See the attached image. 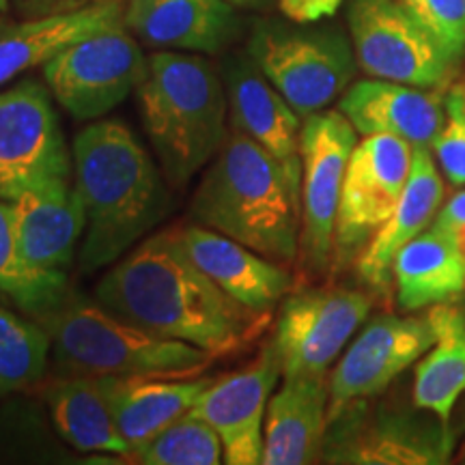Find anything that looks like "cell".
Here are the masks:
<instances>
[{
  "label": "cell",
  "instance_id": "1",
  "mask_svg": "<svg viewBox=\"0 0 465 465\" xmlns=\"http://www.w3.org/2000/svg\"><path fill=\"white\" fill-rule=\"evenodd\" d=\"M95 298L144 332L213 358L242 351L267 315L232 300L185 252L179 229L147 237L102 276Z\"/></svg>",
  "mask_w": 465,
  "mask_h": 465
},
{
  "label": "cell",
  "instance_id": "2",
  "mask_svg": "<svg viewBox=\"0 0 465 465\" xmlns=\"http://www.w3.org/2000/svg\"><path fill=\"white\" fill-rule=\"evenodd\" d=\"M72 158L86 216L80 267L95 272L153 231L166 218L171 196L160 168L121 119L84 127L75 136Z\"/></svg>",
  "mask_w": 465,
  "mask_h": 465
},
{
  "label": "cell",
  "instance_id": "3",
  "mask_svg": "<svg viewBox=\"0 0 465 465\" xmlns=\"http://www.w3.org/2000/svg\"><path fill=\"white\" fill-rule=\"evenodd\" d=\"M190 212L199 224L276 263H291L300 252L302 188L235 127L203 174Z\"/></svg>",
  "mask_w": 465,
  "mask_h": 465
},
{
  "label": "cell",
  "instance_id": "4",
  "mask_svg": "<svg viewBox=\"0 0 465 465\" xmlns=\"http://www.w3.org/2000/svg\"><path fill=\"white\" fill-rule=\"evenodd\" d=\"M136 93L162 171L174 185L188 183L229 134V102L216 65L199 52H155Z\"/></svg>",
  "mask_w": 465,
  "mask_h": 465
},
{
  "label": "cell",
  "instance_id": "5",
  "mask_svg": "<svg viewBox=\"0 0 465 465\" xmlns=\"http://www.w3.org/2000/svg\"><path fill=\"white\" fill-rule=\"evenodd\" d=\"M48 325L63 375L190 377L213 364L212 353L144 332L100 302L67 300Z\"/></svg>",
  "mask_w": 465,
  "mask_h": 465
},
{
  "label": "cell",
  "instance_id": "6",
  "mask_svg": "<svg viewBox=\"0 0 465 465\" xmlns=\"http://www.w3.org/2000/svg\"><path fill=\"white\" fill-rule=\"evenodd\" d=\"M248 54L300 116L322 113L356 75V52L336 28H289L259 22Z\"/></svg>",
  "mask_w": 465,
  "mask_h": 465
},
{
  "label": "cell",
  "instance_id": "7",
  "mask_svg": "<svg viewBox=\"0 0 465 465\" xmlns=\"http://www.w3.org/2000/svg\"><path fill=\"white\" fill-rule=\"evenodd\" d=\"M452 433L429 411L349 403L325 427L322 459L349 465H444L450 461Z\"/></svg>",
  "mask_w": 465,
  "mask_h": 465
},
{
  "label": "cell",
  "instance_id": "8",
  "mask_svg": "<svg viewBox=\"0 0 465 465\" xmlns=\"http://www.w3.org/2000/svg\"><path fill=\"white\" fill-rule=\"evenodd\" d=\"M347 22L358 67L369 78L438 89L455 72L433 35L399 0H349Z\"/></svg>",
  "mask_w": 465,
  "mask_h": 465
},
{
  "label": "cell",
  "instance_id": "9",
  "mask_svg": "<svg viewBox=\"0 0 465 465\" xmlns=\"http://www.w3.org/2000/svg\"><path fill=\"white\" fill-rule=\"evenodd\" d=\"M147 58L125 22L69 45L44 65L45 84L74 119H100L138 89Z\"/></svg>",
  "mask_w": 465,
  "mask_h": 465
},
{
  "label": "cell",
  "instance_id": "10",
  "mask_svg": "<svg viewBox=\"0 0 465 465\" xmlns=\"http://www.w3.org/2000/svg\"><path fill=\"white\" fill-rule=\"evenodd\" d=\"M414 151L416 147L391 134H371L353 147L336 216V263L356 257L392 216L410 182Z\"/></svg>",
  "mask_w": 465,
  "mask_h": 465
},
{
  "label": "cell",
  "instance_id": "11",
  "mask_svg": "<svg viewBox=\"0 0 465 465\" xmlns=\"http://www.w3.org/2000/svg\"><path fill=\"white\" fill-rule=\"evenodd\" d=\"M52 93L37 80L0 91V199L69 177L72 155L58 125Z\"/></svg>",
  "mask_w": 465,
  "mask_h": 465
},
{
  "label": "cell",
  "instance_id": "12",
  "mask_svg": "<svg viewBox=\"0 0 465 465\" xmlns=\"http://www.w3.org/2000/svg\"><path fill=\"white\" fill-rule=\"evenodd\" d=\"M356 134L341 110L308 114L302 124L300 252L317 274L328 270L334 252L336 216L349 155L358 144Z\"/></svg>",
  "mask_w": 465,
  "mask_h": 465
},
{
  "label": "cell",
  "instance_id": "13",
  "mask_svg": "<svg viewBox=\"0 0 465 465\" xmlns=\"http://www.w3.org/2000/svg\"><path fill=\"white\" fill-rule=\"evenodd\" d=\"M373 300L342 287L304 289L282 302L274 345L282 377L328 375L353 332L369 317Z\"/></svg>",
  "mask_w": 465,
  "mask_h": 465
},
{
  "label": "cell",
  "instance_id": "14",
  "mask_svg": "<svg viewBox=\"0 0 465 465\" xmlns=\"http://www.w3.org/2000/svg\"><path fill=\"white\" fill-rule=\"evenodd\" d=\"M433 341L427 317L377 315L371 319L330 375L328 420L349 403L386 391L407 366L429 351Z\"/></svg>",
  "mask_w": 465,
  "mask_h": 465
},
{
  "label": "cell",
  "instance_id": "15",
  "mask_svg": "<svg viewBox=\"0 0 465 465\" xmlns=\"http://www.w3.org/2000/svg\"><path fill=\"white\" fill-rule=\"evenodd\" d=\"M282 375L274 341L265 342L246 369L218 377L192 411L216 429L224 446V463L257 465L263 461L267 403Z\"/></svg>",
  "mask_w": 465,
  "mask_h": 465
},
{
  "label": "cell",
  "instance_id": "16",
  "mask_svg": "<svg viewBox=\"0 0 465 465\" xmlns=\"http://www.w3.org/2000/svg\"><path fill=\"white\" fill-rule=\"evenodd\" d=\"M223 80L231 125L281 162L289 177L302 188L300 114L265 78L248 52L226 58Z\"/></svg>",
  "mask_w": 465,
  "mask_h": 465
},
{
  "label": "cell",
  "instance_id": "17",
  "mask_svg": "<svg viewBox=\"0 0 465 465\" xmlns=\"http://www.w3.org/2000/svg\"><path fill=\"white\" fill-rule=\"evenodd\" d=\"M9 203L22 257L37 270L65 272L86 229L78 188L69 183V177L52 179Z\"/></svg>",
  "mask_w": 465,
  "mask_h": 465
},
{
  "label": "cell",
  "instance_id": "18",
  "mask_svg": "<svg viewBox=\"0 0 465 465\" xmlns=\"http://www.w3.org/2000/svg\"><path fill=\"white\" fill-rule=\"evenodd\" d=\"M185 252L232 300L254 312H270L289 293L293 278L281 263L203 224L179 229Z\"/></svg>",
  "mask_w": 465,
  "mask_h": 465
},
{
  "label": "cell",
  "instance_id": "19",
  "mask_svg": "<svg viewBox=\"0 0 465 465\" xmlns=\"http://www.w3.org/2000/svg\"><path fill=\"white\" fill-rule=\"evenodd\" d=\"M125 26L151 48L220 54L240 35L226 0H130Z\"/></svg>",
  "mask_w": 465,
  "mask_h": 465
},
{
  "label": "cell",
  "instance_id": "20",
  "mask_svg": "<svg viewBox=\"0 0 465 465\" xmlns=\"http://www.w3.org/2000/svg\"><path fill=\"white\" fill-rule=\"evenodd\" d=\"M339 110L358 134H391L424 149L433 147L444 121V102L431 89L380 78L347 86Z\"/></svg>",
  "mask_w": 465,
  "mask_h": 465
},
{
  "label": "cell",
  "instance_id": "21",
  "mask_svg": "<svg viewBox=\"0 0 465 465\" xmlns=\"http://www.w3.org/2000/svg\"><path fill=\"white\" fill-rule=\"evenodd\" d=\"M125 22L124 0H91L74 9L44 14L0 33V84L44 67L69 45Z\"/></svg>",
  "mask_w": 465,
  "mask_h": 465
},
{
  "label": "cell",
  "instance_id": "22",
  "mask_svg": "<svg viewBox=\"0 0 465 465\" xmlns=\"http://www.w3.org/2000/svg\"><path fill=\"white\" fill-rule=\"evenodd\" d=\"M218 377L106 375V394L130 457L194 407Z\"/></svg>",
  "mask_w": 465,
  "mask_h": 465
},
{
  "label": "cell",
  "instance_id": "23",
  "mask_svg": "<svg viewBox=\"0 0 465 465\" xmlns=\"http://www.w3.org/2000/svg\"><path fill=\"white\" fill-rule=\"evenodd\" d=\"M328 403V375L284 377L267 403L261 463L304 465L322 459Z\"/></svg>",
  "mask_w": 465,
  "mask_h": 465
},
{
  "label": "cell",
  "instance_id": "24",
  "mask_svg": "<svg viewBox=\"0 0 465 465\" xmlns=\"http://www.w3.org/2000/svg\"><path fill=\"white\" fill-rule=\"evenodd\" d=\"M444 201V179L429 149L416 147L414 168L392 216L371 237L358 259V274L375 291H386L399 250L431 226Z\"/></svg>",
  "mask_w": 465,
  "mask_h": 465
},
{
  "label": "cell",
  "instance_id": "25",
  "mask_svg": "<svg viewBox=\"0 0 465 465\" xmlns=\"http://www.w3.org/2000/svg\"><path fill=\"white\" fill-rule=\"evenodd\" d=\"M392 278L403 311L449 304L465 291V257L450 237L429 226L399 250Z\"/></svg>",
  "mask_w": 465,
  "mask_h": 465
},
{
  "label": "cell",
  "instance_id": "26",
  "mask_svg": "<svg viewBox=\"0 0 465 465\" xmlns=\"http://www.w3.org/2000/svg\"><path fill=\"white\" fill-rule=\"evenodd\" d=\"M48 405L56 431L75 450L130 457V446L110 410L104 377L63 375L50 386Z\"/></svg>",
  "mask_w": 465,
  "mask_h": 465
},
{
  "label": "cell",
  "instance_id": "27",
  "mask_svg": "<svg viewBox=\"0 0 465 465\" xmlns=\"http://www.w3.org/2000/svg\"><path fill=\"white\" fill-rule=\"evenodd\" d=\"M427 319L435 341L416 364L414 407L450 424L452 410L465 392V315L449 302L431 306Z\"/></svg>",
  "mask_w": 465,
  "mask_h": 465
},
{
  "label": "cell",
  "instance_id": "28",
  "mask_svg": "<svg viewBox=\"0 0 465 465\" xmlns=\"http://www.w3.org/2000/svg\"><path fill=\"white\" fill-rule=\"evenodd\" d=\"M0 295L35 319H48L69 300L63 270H37L17 246L11 203L0 199Z\"/></svg>",
  "mask_w": 465,
  "mask_h": 465
},
{
  "label": "cell",
  "instance_id": "29",
  "mask_svg": "<svg viewBox=\"0 0 465 465\" xmlns=\"http://www.w3.org/2000/svg\"><path fill=\"white\" fill-rule=\"evenodd\" d=\"M50 351V334L35 322L0 306V397L25 391L42 380Z\"/></svg>",
  "mask_w": 465,
  "mask_h": 465
},
{
  "label": "cell",
  "instance_id": "30",
  "mask_svg": "<svg viewBox=\"0 0 465 465\" xmlns=\"http://www.w3.org/2000/svg\"><path fill=\"white\" fill-rule=\"evenodd\" d=\"M132 457L144 465H216L224 461V446L216 429L190 410Z\"/></svg>",
  "mask_w": 465,
  "mask_h": 465
},
{
  "label": "cell",
  "instance_id": "31",
  "mask_svg": "<svg viewBox=\"0 0 465 465\" xmlns=\"http://www.w3.org/2000/svg\"><path fill=\"white\" fill-rule=\"evenodd\" d=\"M444 121L433 143V153L450 185H465V75L444 95Z\"/></svg>",
  "mask_w": 465,
  "mask_h": 465
},
{
  "label": "cell",
  "instance_id": "32",
  "mask_svg": "<svg viewBox=\"0 0 465 465\" xmlns=\"http://www.w3.org/2000/svg\"><path fill=\"white\" fill-rule=\"evenodd\" d=\"M433 35L452 65L465 56V0H399Z\"/></svg>",
  "mask_w": 465,
  "mask_h": 465
},
{
  "label": "cell",
  "instance_id": "33",
  "mask_svg": "<svg viewBox=\"0 0 465 465\" xmlns=\"http://www.w3.org/2000/svg\"><path fill=\"white\" fill-rule=\"evenodd\" d=\"M431 229L450 237L465 257V190L459 192L446 205L440 207V212L435 213L431 223Z\"/></svg>",
  "mask_w": 465,
  "mask_h": 465
},
{
  "label": "cell",
  "instance_id": "34",
  "mask_svg": "<svg viewBox=\"0 0 465 465\" xmlns=\"http://www.w3.org/2000/svg\"><path fill=\"white\" fill-rule=\"evenodd\" d=\"M284 17L295 25H315L332 17L341 9L342 0H276Z\"/></svg>",
  "mask_w": 465,
  "mask_h": 465
},
{
  "label": "cell",
  "instance_id": "35",
  "mask_svg": "<svg viewBox=\"0 0 465 465\" xmlns=\"http://www.w3.org/2000/svg\"><path fill=\"white\" fill-rule=\"evenodd\" d=\"M26 11H33V14H54V11H63L61 7L65 9H74L80 7V5L91 3V0H17Z\"/></svg>",
  "mask_w": 465,
  "mask_h": 465
},
{
  "label": "cell",
  "instance_id": "36",
  "mask_svg": "<svg viewBox=\"0 0 465 465\" xmlns=\"http://www.w3.org/2000/svg\"><path fill=\"white\" fill-rule=\"evenodd\" d=\"M226 3L232 5V7H242V9H263L272 0H226Z\"/></svg>",
  "mask_w": 465,
  "mask_h": 465
},
{
  "label": "cell",
  "instance_id": "37",
  "mask_svg": "<svg viewBox=\"0 0 465 465\" xmlns=\"http://www.w3.org/2000/svg\"><path fill=\"white\" fill-rule=\"evenodd\" d=\"M7 9H9V0H0V14H5Z\"/></svg>",
  "mask_w": 465,
  "mask_h": 465
},
{
  "label": "cell",
  "instance_id": "38",
  "mask_svg": "<svg viewBox=\"0 0 465 465\" xmlns=\"http://www.w3.org/2000/svg\"><path fill=\"white\" fill-rule=\"evenodd\" d=\"M7 26H9V22L5 20V17H0V33H3Z\"/></svg>",
  "mask_w": 465,
  "mask_h": 465
},
{
  "label": "cell",
  "instance_id": "39",
  "mask_svg": "<svg viewBox=\"0 0 465 465\" xmlns=\"http://www.w3.org/2000/svg\"><path fill=\"white\" fill-rule=\"evenodd\" d=\"M463 463H465V452H463Z\"/></svg>",
  "mask_w": 465,
  "mask_h": 465
}]
</instances>
